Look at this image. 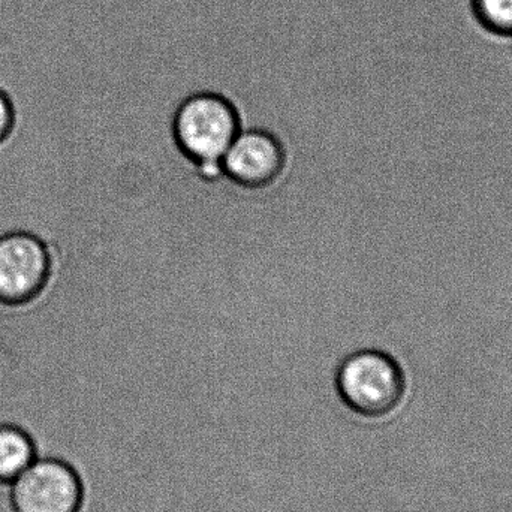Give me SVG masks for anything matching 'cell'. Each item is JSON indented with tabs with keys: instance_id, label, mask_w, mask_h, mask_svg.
<instances>
[{
	"instance_id": "1",
	"label": "cell",
	"mask_w": 512,
	"mask_h": 512,
	"mask_svg": "<svg viewBox=\"0 0 512 512\" xmlns=\"http://www.w3.org/2000/svg\"><path fill=\"white\" fill-rule=\"evenodd\" d=\"M240 131L239 111L221 93H192L180 102L174 113L177 149L197 167L198 176L207 183L227 179L221 162Z\"/></svg>"
},
{
	"instance_id": "2",
	"label": "cell",
	"mask_w": 512,
	"mask_h": 512,
	"mask_svg": "<svg viewBox=\"0 0 512 512\" xmlns=\"http://www.w3.org/2000/svg\"><path fill=\"white\" fill-rule=\"evenodd\" d=\"M337 399L358 417H388L406 393L402 364L382 349L363 348L346 355L334 373Z\"/></svg>"
},
{
	"instance_id": "3",
	"label": "cell",
	"mask_w": 512,
	"mask_h": 512,
	"mask_svg": "<svg viewBox=\"0 0 512 512\" xmlns=\"http://www.w3.org/2000/svg\"><path fill=\"white\" fill-rule=\"evenodd\" d=\"M47 243L27 231L0 236V306L24 307L44 294L53 276Z\"/></svg>"
},
{
	"instance_id": "4",
	"label": "cell",
	"mask_w": 512,
	"mask_h": 512,
	"mask_svg": "<svg viewBox=\"0 0 512 512\" xmlns=\"http://www.w3.org/2000/svg\"><path fill=\"white\" fill-rule=\"evenodd\" d=\"M84 489L69 463L60 459H35L11 483L12 512H80Z\"/></svg>"
},
{
	"instance_id": "5",
	"label": "cell",
	"mask_w": 512,
	"mask_h": 512,
	"mask_svg": "<svg viewBox=\"0 0 512 512\" xmlns=\"http://www.w3.org/2000/svg\"><path fill=\"white\" fill-rule=\"evenodd\" d=\"M279 138L264 129H242L222 159L224 176L240 188L261 191L279 182L285 171Z\"/></svg>"
},
{
	"instance_id": "6",
	"label": "cell",
	"mask_w": 512,
	"mask_h": 512,
	"mask_svg": "<svg viewBox=\"0 0 512 512\" xmlns=\"http://www.w3.org/2000/svg\"><path fill=\"white\" fill-rule=\"evenodd\" d=\"M36 459L32 436L12 423H0V483L11 484Z\"/></svg>"
},
{
	"instance_id": "7",
	"label": "cell",
	"mask_w": 512,
	"mask_h": 512,
	"mask_svg": "<svg viewBox=\"0 0 512 512\" xmlns=\"http://www.w3.org/2000/svg\"><path fill=\"white\" fill-rule=\"evenodd\" d=\"M481 26L498 35H512V0H472Z\"/></svg>"
},
{
	"instance_id": "8",
	"label": "cell",
	"mask_w": 512,
	"mask_h": 512,
	"mask_svg": "<svg viewBox=\"0 0 512 512\" xmlns=\"http://www.w3.org/2000/svg\"><path fill=\"white\" fill-rule=\"evenodd\" d=\"M15 114L8 96L0 90V144L5 143L14 128Z\"/></svg>"
}]
</instances>
